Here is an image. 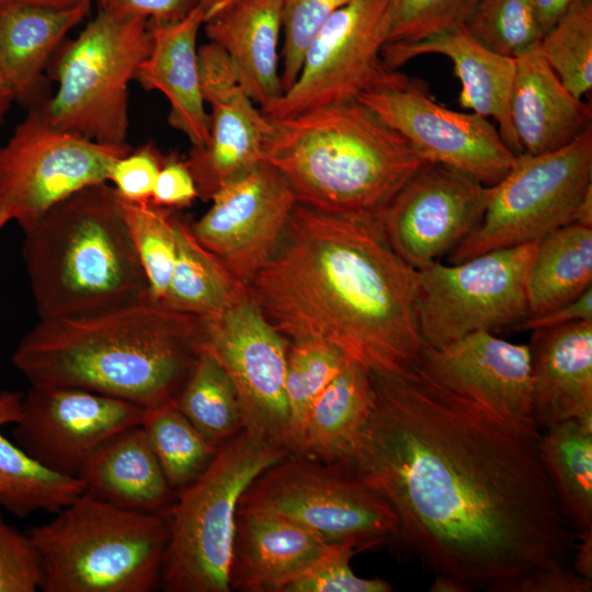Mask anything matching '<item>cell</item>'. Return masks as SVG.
Here are the masks:
<instances>
[{
    "label": "cell",
    "mask_w": 592,
    "mask_h": 592,
    "mask_svg": "<svg viewBox=\"0 0 592 592\" xmlns=\"http://www.w3.org/2000/svg\"><path fill=\"white\" fill-rule=\"evenodd\" d=\"M591 105L576 98L537 45L516 57L510 118L521 153L560 149L591 127Z\"/></svg>",
    "instance_id": "25"
},
{
    "label": "cell",
    "mask_w": 592,
    "mask_h": 592,
    "mask_svg": "<svg viewBox=\"0 0 592 592\" xmlns=\"http://www.w3.org/2000/svg\"><path fill=\"white\" fill-rule=\"evenodd\" d=\"M101 8L152 22H174L184 18L198 0H101Z\"/></svg>",
    "instance_id": "46"
},
{
    "label": "cell",
    "mask_w": 592,
    "mask_h": 592,
    "mask_svg": "<svg viewBox=\"0 0 592 592\" xmlns=\"http://www.w3.org/2000/svg\"><path fill=\"white\" fill-rule=\"evenodd\" d=\"M350 0H284L282 90L298 77L306 50L329 18Z\"/></svg>",
    "instance_id": "42"
},
{
    "label": "cell",
    "mask_w": 592,
    "mask_h": 592,
    "mask_svg": "<svg viewBox=\"0 0 592 592\" xmlns=\"http://www.w3.org/2000/svg\"><path fill=\"white\" fill-rule=\"evenodd\" d=\"M239 505L281 515L329 544L351 543L360 551L392 540L398 528L388 501L361 479L293 454L258 476Z\"/></svg>",
    "instance_id": "11"
},
{
    "label": "cell",
    "mask_w": 592,
    "mask_h": 592,
    "mask_svg": "<svg viewBox=\"0 0 592 592\" xmlns=\"http://www.w3.org/2000/svg\"><path fill=\"white\" fill-rule=\"evenodd\" d=\"M59 48L52 73L57 90L38 105L46 119L100 144H127L128 87L151 48L149 20L100 7Z\"/></svg>",
    "instance_id": "8"
},
{
    "label": "cell",
    "mask_w": 592,
    "mask_h": 592,
    "mask_svg": "<svg viewBox=\"0 0 592 592\" xmlns=\"http://www.w3.org/2000/svg\"><path fill=\"white\" fill-rule=\"evenodd\" d=\"M571 567L580 576L592 580V531L577 533Z\"/></svg>",
    "instance_id": "50"
},
{
    "label": "cell",
    "mask_w": 592,
    "mask_h": 592,
    "mask_svg": "<svg viewBox=\"0 0 592 592\" xmlns=\"http://www.w3.org/2000/svg\"><path fill=\"white\" fill-rule=\"evenodd\" d=\"M428 54L443 55L454 65L462 89L460 107L483 117H492L505 145L521 153L510 118V98L516 70V58L491 50L477 41L465 27L417 42L387 43L382 58L388 70H396L409 60Z\"/></svg>",
    "instance_id": "21"
},
{
    "label": "cell",
    "mask_w": 592,
    "mask_h": 592,
    "mask_svg": "<svg viewBox=\"0 0 592 592\" xmlns=\"http://www.w3.org/2000/svg\"><path fill=\"white\" fill-rule=\"evenodd\" d=\"M191 226L196 240L249 285L281 243L296 195L285 177L261 161L228 181Z\"/></svg>",
    "instance_id": "17"
},
{
    "label": "cell",
    "mask_w": 592,
    "mask_h": 592,
    "mask_svg": "<svg viewBox=\"0 0 592 592\" xmlns=\"http://www.w3.org/2000/svg\"><path fill=\"white\" fill-rule=\"evenodd\" d=\"M590 287L592 227L571 223L536 242L527 278V317L567 305Z\"/></svg>",
    "instance_id": "31"
},
{
    "label": "cell",
    "mask_w": 592,
    "mask_h": 592,
    "mask_svg": "<svg viewBox=\"0 0 592 592\" xmlns=\"http://www.w3.org/2000/svg\"><path fill=\"white\" fill-rule=\"evenodd\" d=\"M44 572L29 534L9 524L0 510V592L41 590Z\"/></svg>",
    "instance_id": "43"
},
{
    "label": "cell",
    "mask_w": 592,
    "mask_h": 592,
    "mask_svg": "<svg viewBox=\"0 0 592 592\" xmlns=\"http://www.w3.org/2000/svg\"><path fill=\"white\" fill-rule=\"evenodd\" d=\"M119 202L149 284L150 297L162 304L175 261V216L171 209L150 201L129 203L119 198Z\"/></svg>",
    "instance_id": "38"
},
{
    "label": "cell",
    "mask_w": 592,
    "mask_h": 592,
    "mask_svg": "<svg viewBox=\"0 0 592 592\" xmlns=\"http://www.w3.org/2000/svg\"><path fill=\"white\" fill-rule=\"evenodd\" d=\"M202 5L174 22L149 21L151 48L135 80L146 91H159L169 103L168 123L186 136L192 147L208 138V113L201 92L197 34L204 24Z\"/></svg>",
    "instance_id": "24"
},
{
    "label": "cell",
    "mask_w": 592,
    "mask_h": 592,
    "mask_svg": "<svg viewBox=\"0 0 592 592\" xmlns=\"http://www.w3.org/2000/svg\"><path fill=\"white\" fill-rule=\"evenodd\" d=\"M203 317L151 298L77 317L39 319L12 364L31 386L86 389L149 408L173 399L200 352Z\"/></svg>",
    "instance_id": "3"
},
{
    "label": "cell",
    "mask_w": 592,
    "mask_h": 592,
    "mask_svg": "<svg viewBox=\"0 0 592 592\" xmlns=\"http://www.w3.org/2000/svg\"><path fill=\"white\" fill-rule=\"evenodd\" d=\"M489 186L444 164L424 162L383 209L377 225L414 270L452 251L481 224Z\"/></svg>",
    "instance_id": "16"
},
{
    "label": "cell",
    "mask_w": 592,
    "mask_h": 592,
    "mask_svg": "<svg viewBox=\"0 0 592 592\" xmlns=\"http://www.w3.org/2000/svg\"><path fill=\"white\" fill-rule=\"evenodd\" d=\"M201 92L208 114L205 145L192 147L185 160L198 197L208 201L228 181L262 160L272 122L241 86L226 52L209 42L197 50Z\"/></svg>",
    "instance_id": "19"
},
{
    "label": "cell",
    "mask_w": 592,
    "mask_h": 592,
    "mask_svg": "<svg viewBox=\"0 0 592 592\" xmlns=\"http://www.w3.org/2000/svg\"><path fill=\"white\" fill-rule=\"evenodd\" d=\"M535 249L531 242L415 270L414 312L424 345L440 348L471 333L512 329L527 318Z\"/></svg>",
    "instance_id": "9"
},
{
    "label": "cell",
    "mask_w": 592,
    "mask_h": 592,
    "mask_svg": "<svg viewBox=\"0 0 592 592\" xmlns=\"http://www.w3.org/2000/svg\"><path fill=\"white\" fill-rule=\"evenodd\" d=\"M392 0H350L320 29L293 86L261 107L272 119L356 100L384 82Z\"/></svg>",
    "instance_id": "13"
},
{
    "label": "cell",
    "mask_w": 592,
    "mask_h": 592,
    "mask_svg": "<svg viewBox=\"0 0 592 592\" xmlns=\"http://www.w3.org/2000/svg\"><path fill=\"white\" fill-rule=\"evenodd\" d=\"M139 425L175 494L206 469L218 449L182 413L174 398L145 408Z\"/></svg>",
    "instance_id": "34"
},
{
    "label": "cell",
    "mask_w": 592,
    "mask_h": 592,
    "mask_svg": "<svg viewBox=\"0 0 592 592\" xmlns=\"http://www.w3.org/2000/svg\"><path fill=\"white\" fill-rule=\"evenodd\" d=\"M0 1H15L30 3L53 9H69L79 5H91L92 1L100 2L101 0H0Z\"/></svg>",
    "instance_id": "51"
},
{
    "label": "cell",
    "mask_w": 592,
    "mask_h": 592,
    "mask_svg": "<svg viewBox=\"0 0 592 592\" xmlns=\"http://www.w3.org/2000/svg\"><path fill=\"white\" fill-rule=\"evenodd\" d=\"M584 320H592V287L588 288L574 300L548 314L525 318L512 327L511 330L532 331Z\"/></svg>",
    "instance_id": "48"
},
{
    "label": "cell",
    "mask_w": 592,
    "mask_h": 592,
    "mask_svg": "<svg viewBox=\"0 0 592 592\" xmlns=\"http://www.w3.org/2000/svg\"><path fill=\"white\" fill-rule=\"evenodd\" d=\"M464 25L482 45L513 58L542 38L532 0H478Z\"/></svg>",
    "instance_id": "39"
},
{
    "label": "cell",
    "mask_w": 592,
    "mask_h": 592,
    "mask_svg": "<svg viewBox=\"0 0 592 592\" xmlns=\"http://www.w3.org/2000/svg\"><path fill=\"white\" fill-rule=\"evenodd\" d=\"M198 197L196 184L185 161L175 156L164 158L150 202L163 208H180Z\"/></svg>",
    "instance_id": "45"
},
{
    "label": "cell",
    "mask_w": 592,
    "mask_h": 592,
    "mask_svg": "<svg viewBox=\"0 0 592 592\" xmlns=\"http://www.w3.org/2000/svg\"><path fill=\"white\" fill-rule=\"evenodd\" d=\"M174 400L198 432L217 447L242 430L235 386L205 350H201Z\"/></svg>",
    "instance_id": "35"
},
{
    "label": "cell",
    "mask_w": 592,
    "mask_h": 592,
    "mask_svg": "<svg viewBox=\"0 0 592 592\" xmlns=\"http://www.w3.org/2000/svg\"><path fill=\"white\" fill-rule=\"evenodd\" d=\"M22 257L39 319L151 298L119 198L107 182L52 207L24 232Z\"/></svg>",
    "instance_id": "5"
},
{
    "label": "cell",
    "mask_w": 592,
    "mask_h": 592,
    "mask_svg": "<svg viewBox=\"0 0 592 592\" xmlns=\"http://www.w3.org/2000/svg\"><path fill=\"white\" fill-rule=\"evenodd\" d=\"M26 533L44 592H149L160 584L169 538L160 513L126 510L83 492Z\"/></svg>",
    "instance_id": "6"
},
{
    "label": "cell",
    "mask_w": 592,
    "mask_h": 592,
    "mask_svg": "<svg viewBox=\"0 0 592 592\" xmlns=\"http://www.w3.org/2000/svg\"><path fill=\"white\" fill-rule=\"evenodd\" d=\"M12 102H14L13 94L0 76V124L4 119Z\"/></svg>",
    "instance_id": "53"
},
{
    "label": "cell",
    "mask_w": 592,
    "mask_h": 592,
    "mask_svg": "<svg viewBox=\"0 0 592 592\" xmlns=\"http://www.w3.org/2000/svg\"><path fill=\"white\" fill-rule=\"evenodd\" d=\"M145 408L99 392L31 386L13 439L52 471L78 477L90 455L118 432L140 424Z\"/></svg>",
    "instance_id": "18"
},
{
    "label": "cell",
    "mask_w": 592,
    "mask_h": 592,
    "mask_svg": "<svg viewBox=\"0 0 592 592\" xmlns=\"http://www.w3.org/2000/svg\"><path fill=\"white\" fill-rule=\"evenodd\" d=\"M360 550L351 543L332 544L314 563L282 582L275 592H388L380 578L356 576L350 561Z\"/></svg>",
    "instance_id": "40"
},
{
    "label": "cell",
    "mask_w": 592,
    "mask_h": 592,
    "mask_svg": "<svg viewBox=\"0 0 592 592\" xmlns=\"http://www.w3.org/2000/svg\"><path fill=\"white\" fill-rule=\"evenodd\" d=\"M283 2L231 0L203 24L206 36L226 52L244 91L261 107L283 94L278 72Z\"/></svg>",
    "instance_id": "27"
},
{
    "label": "cell",
    "mask_w": 592,
    "mask_h": 592,
    "mask_svg": "<svg viewBox=\"0 0 592 592\" xmlns=\"http://www.w3.org/2000/svg\"><path fill=\"white\" fill-rule=\"evenodd\" d=\"M573 223L592 227V187L587 191L577 206Z\"/></svg>",
    "instance_id": "52"
},
{
    "label": "cell",
    "mask_w": 592,
    "mask_h": 592,
    "mask_svg": "<svg viewBox=\"0 0 592 592\" xmlns=\"http://www.w3.org/2000/svg\"><path fill=\"white\" fill-rule=\"evenodd\" d=\"M78 478L84 492L135 512L161 514L175 498L140 425L99 446Z\"/></svg>",
    "instance_id": "28"
},
{
    "label": "cell",
    "mask_w": 592,
    "mask_h": 592,
    "mask_svg": "<svg viewBox=\"0 0 592 592\" xmlns=\"http://www.w3.org/2000/svg\"><path fill=\"white\" fill-rule=\"evenodd\" d=\"M23 395L0 391V509L21 519L57 513L84 492L78 477L49 470L3 435L2 428L21 418Z\"/></svg>",
    "instance_id": "30"
},
{
    "label": "cell",
    "mask_w": 592,
    "mask_h": 592,
    "mask_svg": "<svg viewBox=\"0 0 592 592\" xmlns=\"http://www.w3.org/2000/svg\"><path fill=\"white\" fill-rule=\"evenodd\" d=\"M231 0H198L205 13V21L225 8ZM204 21V22H205Z\"/></svg>",
    "instance_id": "54"
},
{
    "label": "cell",
    "mask_w": 592,
    "mask_h": 592,
    "mask_svg": "<svg viewBox=\"0 0 592 592\" xmlns=\"http://www.w3.org/2000/svg\"><path fill=\"white\" fill-rule=\"evenodd\" d=\"M414 280L377 223L297 203L277 250L248 286L285 339L326 344L373 375L395 377L419 365L425 348Z\"/></svg>",
    "instance_id": "2"
},
{
    "label": "cell",
    "mask_w": 592,
    "mask_h": 592,
    "mask_svg": "<svg viewBox=\"0 0 592 592\" xmlns=\"http://www.w3.org/2000/svg\"><path fill=\"white\" fill-rule=\"evenodd\" d=\"M349 362L335 349L314 341H296L288 348L284 391L291 454L297 451L312 403Z\"/></svg>",
    "instance_id": "36"
},
{
    "label": "cell",
    "mask_w": 592,
    "mask_h": 592,
    "mask_svg": "<svg viewBox=\"0 0 592 592\" xmlns=\"http://www.w3.org/2000/svg\"><path fill=\"white\" fill-rule=\"evenodd\" d=\"M90 7L53 9L0 1V76L14 101L29 109L44 102L48 61Z\"/></svg>",
    "instance_id": "26"
},
{
    "label": "cell",
    "mask_w": 592,
    "mask_h": 592,
    "mask_svg": "<svg viewBox=\"0 0 592 592\" xmlns=\"http://www.w3.org/2000/svg\"><path fill=\"white\" fill-rule=\"evenodd\" d=\"M175 261L162 306L201 316H216L250 295L249 286L194 237L175 216Z\"/></svg>",
    "instance_id": "32"
},
{
    "label": "cell",
    "mask_w": 592,
    "mask_h": 592,
    "mask_svg": "<svg viewBox=\"0 0 592 592\" xmlns=\"http://www.w3.org/2000/svg\"><path fill=\"white\" fill-rule=\"evenodd\" d=\"M592 580L572 567L540 570L513 583L509 592H590Z\"/></svg>",
    "instance_id": "47"
},
{
    "label": "cell",
    "mask_w": 592,
    "mask_h": 592,
    "mask_svg": "<svg viewBox=\"0 0 592 592\" xmlns=\"http://www.w3.org/2000/svg\"><path fill=\"white\" fill-rule=\"evenodd\" d=\"M537 47L576 98L592 89V0L572 8L539 39Z\"/></svg>",
    "instance_id": "37"
},
{
    "label": "cell",
    "mask_w": 592,
    "mask_h": 592,
    "mask_svg": "<svg viewBox=\"0 0 592 592\" xmlns=\"http://www.w3.org/2000/svg\"><path fill=\"white\" fill-rule=\"evenodd\" d=\"M538 449L563 516L577 533L592 531V422L546 428Z\"/></svg>",
    "instance_id": "33"
},
{
    "label": "cell",
    "mask_w": 592,
    "mask_h": 592,
    "mask_svg": "<svg viewBox=\"0 0 592 592\" xmlns=\"http://www.w3.org/2000/svg\"><path fill=\"white\" fill-rule=\"evenodd\" d=\"M128 145H105L54 127L41 107L29 109L0 146V216L30 230L76 192L109 181Z\"/></svg>",
    "instance_id": "12"
},
{
    "label": "cell",
    "mask_w": 592,
    "mask_h": 592,
    "mask_svg": "<svg viewBox=\"0 0 592 592\" xmlns=\"http://www.w3.org/2000/svg\"><path fill=\"white\" fill-rule=\"evenodd\" d=\"M356 100L400 134L423 161L456 169L486 186L498 183L517 157L487 117L444 107L421 80L395 70Z\"/></svg>",
    "instance_id": "14"
},
{
    "label": "cell",
    "mask_w": 592,
    "mask_h": 592,
    "mask_svg": "<svg viewBox=\"0 0 592 592\" xmlns=\"http://www.w3.org/2000/svg\"><path fill=\"white\" fill-rule=\"evenodd\" d=\"M331 545L281 515L238 505L228 573L230 591L275 592Z\"/></svg>",
    "instance_id": "23"
},
{
    "label": "cell",
    "mask_w": 592,
    "mask_h": 592,
    "mask_svg": "<svg viewBox=\"0 0 592 592\" xmlns=\"http://www.w3.org/2000/svg\"><path fill=\"white\" fill-rule=\"evenodd\" d=\"M583 1L585 0H532L542 36Z\"/></svg>",
    "instance_id": "49"
},
{
    "label": "cell",
    "mask_w": 592,
    "mask_h": 592,
    "mask_svg": "<svg viewBox=\"0 0 592 592\" xmlns=\"http://www.w3.org/2000/svg\"><path fill=\"white\" fill-rule=\"evenodd\" d=\"M478 0H392L388 43L417 42L464 25Z\"/></svg>",
    "instance_id": "41"
},
{
    "label": "cell",
    "mask_w": 592,
    "mask_h": 592,
    "mask_svg": "<svg viewBox=\"0 0 592 592\" xmlns=\"http://www.w3.org/2000/svg\"><path fill=\"white\" fill-rule=\"evenodd\" d=\"M286 446L242 429L223 443L206 469L161 513L168 523L160 587L168 592H229V563L239 501Z\"/></svg>",
    "instance_id": "7"
},
{
    "label": "cell",
    "mask_w": 592,
    "mask_h": 592,
    "mask_svg": "<svg viewBox=\"0 0 592 592\" xmlns=\"http://www.w3.org/2000/svg\"><path fill=\"white\" fill-rule=\"evenodd\" d=\"M201 350L207 351L231 379L242 429L287 447L284 380L288 348L251 295L216 316L203 317Z\"/></svg>",
    "instance_id": "15"
},
{
    "label": "cell",
    "mask_w": 592,
    "mask_h": 592,
    "mask_svg": "<svg viewBox=\"0 0 592 592\" xmlns=\"http://www.w3.org/2000/svg\"><path fill=\"white\" fill-rule=\"evenodd\" d=\"M591 187L592 128L560 149L517 155L509 172L489 186L481 224L448 252V262L537 242L573 223L577 206Z\"/></svg>",
    "instance_id": "10"
},
{
    "label": "cell",
    "mask_w": 592,
    "mask_h": 592,
    "mask_svg": "<svg viewBox=\"0 0 592 592\" xmlns=\"http://www.w3.org/2000/svg\"><path fill=\"white\" fill-rule=\"evenodd\" d=\"M8 220L0 216V234L3 230V228L8 225Z\"/></svg>",
    "instance_id": "55"
},
{
    "label": "cell",
    "mask_w": 592,
    "mask_h": 592,
    "mask_svg": "<svg viewBox=\"0 0 592 592\" xmlns=\"http://www.w3.org/2000/svg\"><path fill=\"white\" fill-rule=\"evenodd\" d=\"M528 349L538 428L592 422V320L532 330Z\"/></svg>",
    "instance_id": "22"
},
{
    "label": "cell",
    "mask_w": 592,
    "mask_h": 592,
    "mask_svg": "<svg viewBox=\"0 0 592 592\" xmlns=\"http://www.w3.org/2000/svg\"><path fill=\"white\" fill-rule=\"evenodd\" d=\"M373 400L372 373L357 363H346L312 403L293 455L341 465L355 447Z\"/></svg>",
    "instance_id": "29"
},
{
    "label": "cell",
    "mask_w": 592,
    "mask_h": 592,
    "mask_svg": "<svg viewBox=\"0 0 592 592\" xmlns=\"http://www.w3.org/2000/svg\"><path fill=\"white\" fill-rule=\"evenodd\" d=\"M270 119L262 160L285 177L298 203L327 214L376 223L425 162L357 100Z\"/></svg>",
    "instance_id": "4"
},
{
    "label": "cell",
    "mask_w": 592,
    "mask_h": 592,
    "mask_svg": "<svg viewBox=\"0 0 592 592\" xmlns=\"http://www.w3.org/2000/svg\"><path fill=\"white\" fill-rule=\"evenodd\" d=\"M369 418L339 469L394 509L398 540L462 592H509L571 567L577 532L539 456L540 429L451 390L420 364L372 374Z\"/></svg>",
    "instance_id": "1"
},
{
    "label": "cell",
    "mask_w": 592,
    "mask_h": 592,
    "mask_svg": "<svg viewBox=\"0 0 592 592\" xmlns=\"http://www.w3.org/2000/svg\"><path fill=\"white\" fill-rule=\"evenodd\" d=\"M420 365L445 387L498 413L535 421L528 344L476 332L440 348L425 346Z\"/></svg>",
    "instance_id": "20"
},
{
    "label": "cell",
    "mask_w": 592,
    "mask_h": 592,
    "mask_svg": "<svg viewBox=\"0 0 592 592\" xmlns=\"http://www.w3.org/2000/svg\"><path fill=\"white\" fill-rule=\"evenodd\" d=\"M164 158L153 144H144L115 160L107 182L123 201L149 202Z\"/></svg>",
    "instance_id": "44"
}]
</instances>
